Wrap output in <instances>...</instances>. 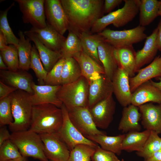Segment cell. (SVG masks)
<instances>
[{
    "label": "cell",
    "mask_w": 161,
    "mask_h": 161,
    "mask_svg": "<svg viewBox=\"0 0 161 161\" xmlns=\"http://www.w3.org/2000/svg\"><path fill=\"white\" fill-rule=\"evenodd\" d=\"M5 38L2 34L0 32V50L2 51L6 49L8 47Z\"/></svg>",
    "instance_id": "49"
},
{
    "label": "cell",
    "mask_w": 161,
    "mask_h": 161,
    "mask_svg": "<svg viewBox=\"0 0 161 161\" xmlns=\"http://www.w3.org/2000/svg\"><path fill=\"white\" fill-rule=\"evenodd\" d=\"M157 27L145 39L143 48L136 52L137 72L145 65L151 63L154 59L158 50L157 43Z\"/></svg>",
    "instance_id": "22"
},
{
    "label": "cell",
    "mask_w": 161,
    "mask_h": 161,
    "mask_svg": "<svg viewBox=\"0 0 161 161\" xmlns=\"http://www.w3.org/2000/svg\"><path fill=\"white\" fill-rule=\"evenodd\" d=\"M14 121L10 95L0 100V126L11 124Z\"/></svg>",
    "instance_id": "42"
},
{
    "label": "cell",
    "mask_w": 161,
    "mask_h": 161,
    "mask_svg": "<svg viewBox=\"0 0 161 161\" xmlns=\"http://www.w3.org/2000/svg\"><path fill=\"white\" fill-rule=\"evenodd\" d=\"M67 110L72 124L86 137L96 135L106 134L97 129L88 107H77Z\"/></svg>",
    "instance_id": "10"
},
{
    "label": "cell",
    "mask_w": 161,
    "mask_h": 161,
    "mask_svg": "<svg viewBox=\"0 0 161 161\" xmlns=\"http://www.w3.org/2000/svg\"><path fill=\"white\" fill-rule=\"evenodd\" d=\"M88 82L89 108L112 95L113 89L112 80L105 74H95Z\"/></svg>",
    "instance_id": "11"
},
{
    "label": "cell",
    "mask_w": 161,
    "mask_h": 161,
    "mask_svg": "<svg viewBox=\"0 0 161 161\" xmlns=\"http://www.w3.org/2000/svg\"><path fill=\"white\" fill-rule=\"evenodd\" d=\"M122 114L118 126L119 130L123 133H127L141 130L139 122L141 120V114L139 107L131 104L123 107Z\"/></svg>",
    "instance_id": "25"
},
{
    "label": "cell",
    "mask_w": 161,
    "mask_h": 161,
    "mask_svg": "<svg viewBox=\"0 0 161 161\" xmlns=\"http://www.w3.org/2000/svg\"><path fill=\"white\" fill-rule=\"evenodd\" d=\"M158 14L161 16V0L159 1Z\"/></svg>",
    "instance_id": "53"
},
{
    "label": "cell",
    "mask_w": 161,
    "mask_h": 161,
    "mask_svg": "<svg viewBox=\"0 0 161 161\" xmlns=\"http://www.w3.org/2000/svg\"><path fill=\"white\" fill-rule=\"evenodd\" d=\"M160 137L156 132L151 131L150 135L142 151L136 152L137 154L146 160L156 151L160 150Z\"/></svg>",
    "instance_id": "38"
},
{
    "label": "cell",
    "mask_w": 161,
    "mask_h": 161,
    "mask_svg": "<svg viewBox=\"0 0 161 161\" xmlns=\"http://www.w3.org/2000/svg\"><path fill=\"white\" fill-rule=\"evenodd\" d=\"M44 7L47 24L63 35L69 23L60 0H45Z\"/></svg>",
    "instance_id": "13"
},
{
    "label": "cell",
    "mask_w": 161,
    "mask_h": 161,
    "mask_svg": "<svg viewBox=\"0 0 161 161\" xmlns=\"http://www.w3.org/2000/svg\"><path fill=\"white\" fill-rule=\"evenodd\" d=\"M68 21V31L77 35L90 33L96 21L103 16V0H60Z\"/></svg>",
    "instance_id": "1"
},
{
    "label": "cell",
    "mask_w": 161,
    "mask_h": 161,
    "mask_svg": "<svg viewBox=\"0 0 161 161\" xmlns=\"http://www.w3.org/2000/svg\"><path fill=\"white\" fill-rule=\"evenodd\" d=\"M61 86V85H37L33 82L32 88L34 93L30 96L32 105L51 104L61 108L63 103L57 95Z\"/></svg>",
    "instance_id": "16"
},
{
    "label": "cell",
    "mask_w": 161,
    "mask_h": 161,
    "mask_svg": "<svg viewBox=\"0 0 161 161\" xmlns=\"http://www.w3.org/2000/svg\"><path fill=\"white\" fill-rule=\"evenodd\" d=\"M61 109L63 113V122L61 128L57 132L70 151L77 145L80 144L97 146L98 145L96 143L84 137L72 124L69 119L68 111L64 104H63Z\"/></svg>",
    "instance_id": "9"
},
{
    "label": "cell",
    "mask_w": 161,
    "mask_h": 161,
    "mask_svg": "<svg viewBox=\"0 0 161 161\" xmlns=\"http://www.w3.org/2000/svg\"><path fill=\"white\" fill-rule=\"evenodd\" d=\"M159 7L158 0H140L139 25L145 27L152 22L159 16Z\"/></svg>",
    "instance_id": "30"
},
{
    "label": "cell",
    "mask_w": 161,
    "mask_h": 161,
    "mask_svg": "<svg viewBox=\"0 0 161 161\" xmlns=\"http://www.w3.org/2000/svg\"><path fill=\"white\" fill-rule=\"evenodd\" d=\"M22 157L17 146L10 139L0 146V161H10Z\"/></svg>",
    "instance_id": "40"
},
{
    "label": "cell",
    "mask_w": 161,
    "mask_h": 161,
    "mask_svg": "<svg viewBox=\"0 0 161 161\" xmlns=\"http://www.w3.org/2000/svg\"><path fill=\"white\" fill-rule=\"evenodd\" d=\"M78 63L82 76L88 80L96 73L105 74L103 67L98 64L83 51L73 57Z\"/></svg>",
    "instance_id": "29"
},
{
    "label": "cell",
    "mask_w": 161,
    "mask_h": 161,
    "mask_svg": "<svg viewBox=\"0 0 161 161\" xmlns=\"http://www.w3.org/2000/svg\"><path fill=\"white\" fill-rule=\"evenodd\" d=\"M3 60L8 70L16 71L19 69V60L17 48L13 45H9L5 49L0 51Z\"/></svg>",
    "instance_id": "39"
},
{
    "label": "cell",
    "mask_w": 161,
    "mask_h": 161,
    "mask_svg": "<svg viewBox=\"0 0 161 161\" xmlns=\"http://www.w3.org/2000/svg\"><path fill=\"white\" fill-rule=\"evenodd\" d=\"M24 33L34 42L44 66L48 72L62 58L61 52L53 51L47 48L40 41L35 33L29 30L24 31Z\"/></svg>",
    "instance_id": "23"
},
{
    "label": "cell",
    "mask_w": 161,
    "mask_h": 161,
    "mask_svg": "<svg viewBox=\"0 0 161 161\" xmlns=\"http://www.w3.org/2000/svg\"><path fill=\"white\" fill-rule=\"evenodd\" d=\"M137 72L136 75L129 78L132 93L142 84L154 78H161V56L155 57L148 65L141 68Z\"/></svg>",
    "instance_id": "21"
},
{
    "label": "cell",
    "mask_w": 161,
    "mask_h": 161,
    "mask_svg": "<svg viewBox=\"0 0 161 161\" xmlns=\"http://www.w3.org/2000/svg\"><path fill=\"white\" fill-rule=\"evenodd\" d=\"M123 7L98 19L93 25L90 33L96 34L111 24L119 28L131 21L139 12L140 0H124Z\"/></svg>",
    "instance_id": "4"
},
{
    "label": "cell",
    "mask_w": 161,
    "mask_h": 161,
    "mask_svg": "<svg viewBox=\"0 0 161 161\" xmlns=\"http://www.w3.org/2000/svg\"><path fill=\"white\" fill-rule=\"evenodd\" d=\"M138 107L143 127L158 134H161V104L149 103Z\"/></svg>",
    "instance_id": "18"
},
{
    "label": "cell",
    "mask_w": 161,
    "mask_h": 161,
    "mask_svg": "<svg viewBox=\"0 0 161 161\" xmlns=\"http://www.w3.org/2000/svg\"><path fill=\"white\" fill-rule=\"evenodd\" d=\"M65 59L62 58L48 72L44 80L45 85H61V75Z\"/></svg>",
    "instance_id": "41"
},
{
    "label": "cell",
    "mask_w": 161,
    "mask_h": 161,
    "mask_svg": "<svg viewBox=\"0 0 161 161\" xmlns=\"http://www.w3.org/2000/svg\"><path fill=\"white\" fill-rule=\"evenodd\" d=\"M97 37V34L87 32L82 33L78 36L81 41L83 51L103 66L98 55Z\"/></svg>",
    "instance_id": "32"
},
{
    "label": "cell",
    "mask_w": 161,
    "mask_h": 161,
    "mask_svg": "<svg viewBox=\"0 0 161 161\" xmlns=\"http://www.w3.org/2000/svg\"><path fill=\"white\" fill-rule=\"evenodd\" d=\"M27 71L21 69L16 71L1 70L0 76L2 82L9 86L32 95L34 93L32 88V77Z\"/></svg>",
    "instance_id": "17"
},
{
    "label": "cell",
    "mask_w": 161,
    "mask_h": 161,
    "mask_svg": "<svg viewBox=\"0 0 161 161\" xmlns=\"http://www.w3.org/2000/svg\"><path fill=\"white\" fill-rule=\"evenodd\" d=\"M144 161H161V149L154 153Z\"/></svg>",
    "instance_id": "47"
},
{
    "label": "cell",
    "mask_w": 161,
    "mask_h": 161,
    "mask_svg": "<svg viewBox=\"0 0 161 161\" xmlns=\"http://www.w3.org/2000/svg\"><path fill=\"white\" fill-rule=\"evenodd\" d=\"M89 84L81 76L77 80L61 85L57 95L67 110L77 107H88Z\"/></svg>",
    "instance_id": "5"
},
{
    "label": "cell",
    "mask_w": 161,
    "mask_h": 161,
    "mask_svg": "<svg viewBox=\"0 0 161 161\" xmlns=\"http://www.w3.org/2000/svg\"><path fill=\"white\" fill-rule=\"evenodd\" d=\"M161 104V91L150 80L139 86L132 93L131 104L139 106L149 103Z\"/></svg>",
    "instance_id": "20"
},
{
    "label": "cell",
    "mask_w": 161,
    "mask_h": 161,
    "mask_svg": "<svg viewBox=\"0 0 161 161\" xmlns=\"http://www.w3.org/2000/svg\"><path fill=\"white\" fill-rule=\"evenodd\" d=\"M82 51L79 38L74 32L69 31L68 35L62 45L60 51L62 58H73Z\"/></svg>",
    "instance_id": "34"
},
{
    "label": "cell",
    "mask_w": 161,
    "mask_h": 161,
    "mask_svg": "<svg viewBox=\"0 0 161 161\" xmlns=\"http://www.w3.org/2000/svg\"><path fill=\"white\" fill-rule=\"evenodd\" d=\"M19 37L17 48L19 60V69L27 71L30 69L31 57L32 46L30 40L25 38L24 32L19 30L18 33Z\"/></svg>",
    "instance_id": "31"
},
{
    "label": "cell",
    "mask_w": 161,
    "mask_h": 161,
    "mask_svg": "<svg viewBox=\"0 0 161 161\" xmlns=\"http://www.w3.org/2000/svg\"><path fill=\"white\" fill-rule=\"evenodd\" d=\"M121 161H125V160L123 159H122Z\"/></svg>",
    "instance_id": "55"
},
{
    "label": "cell",
    "mask_w": 161,
    "mask_h": 161,
    "mask_svg": "<svg viewBox=\"0 0 161 161\" xmlns=\"http://www.w3.org/2000/svg\"><path fill=\"white\" fill-rule=\"evenodd\" d=\"M97 34L99 58L104 68L105 74L112 80L114 74L118 67L115 56V48Z\"/></svg>",
    "instance_id": "19"
},
{
    "label": "cell",
    "mask_w": 161,
    "mask_h": 161,
    "mask_svg": "<svg viewBox=\"0 0 161 161\" xmlns=\"http://www.w3.org/2000/svg\"><path fill=\"white\" fill-rule=\"evenodd\" d=\"M49 161H50V160H49Z\"/></svg>",
    "instance_id": "56"
},
{
    "label": "cell",
    "mask_w": 161,
    "mask_h": 161,
    "mask_svg": "<svg viewBox=\"0 0 161 161\" xmlns=\"http://www.w3.org/2000/svg\"><path fill=\"white\" fill-rule=\"evenodd\" d=\"M91 160L92 161H120L115 153L104 150L98 145L96 147Z\"/></svg>",
    "instance_id": "43"
},
{
    "label": "cell",
    "mask_w": 161,
    "mask_h": 161,
    "mask_svg": "<svg viewBox=\"0 0 161 161\" xmlns=\"http://www.w3.org/2000/svg\"><path fill=\"white\" fill-rule=\"evenodd\" d=\"M30 68L33 70L38 79L39 85H44L47 73L39 57L36 47L33 44L32 50Z\"/></svg>",
    "instance_id": "36"
},
{
    "label": "cell",
    "mask_w": 161,
    "mask_h": 161,
    "mask_svg": "<svg viewBox=\"0 0 161 161\" xmlns=\"http://www.w3.org/2000/svg\"><path fill=\"white\" fill-rule=\"evenodd\" d=\"M123 0H105L103 4L104 13H109L115 8L121 4Z\"/></svg>",
    "instance_id": "44"
},
{
    "label": "cell",
    "mask_w": 161,
    "mask_h": 161,
    "mask_svg": "<svg viewBox=\"0 0 161 161\" xmlns=\"http://www.w3.org/2000/svg\"><path fill=\"white\" fill-rule=\"evenodd\" d=\"M10 140L23 157H30L40 161H49L44 154V144L39 134L28 130L12 133Z\"/></svg>",
    "instance_id": "6"
},
{
    "label": "cell",
    "mask_w": 161,
    "mask_h": 161,
    "mask_svg": "<svg viewBox=\"0 0 161 161\" xmlns=\"http://www.w3.org/2000/svg\"><path fill=\"white\" fill-rule=\"evenodd\" d=\"M148 130L142 131H131L126 134L122 144V150L128 152L142 151L150 134Z\"/></svg>",
    "instance_id": "27"
},
{
    "label": "cell",
    "mask_w": 161,
    "mask_h": 161,
    "mask_svg": "<svg viewBox=\"0 0 161 161\" xmlns=\"http://www.w3.org/2000/svg\"><path fill=\"white\" fill-rule=\"evenodd\" d=\"M44 154L51 161H68L70 151L57 132L40 134Z\"/></svg>",
    "instance_id": "12"
},
{
    "label": "cell",
    "mask_w": 161,
    "mask_h": 161,
    "mask_svg": "<svg viewBox=\"0 0 161 161\" xmlns=\"http://www.w3.org/2000/svg\"><path fill=\"white\" fill-rule=\"evenodd\" d=\"M95 148L86 144L77 145L70 151L68 161H90Z\"/></svg>",
    "instance_id": "37"
},
{
    "label": "cell",
    "mask_w": 161,
    "mask_h": 161,
    "mask_svg": "<svg viewBox=\"0 0 161 161\" xmlns=\"http://www.w3.org/2000/svg\"><path fill=\"white\" fill-rule=\"evenodd\" d=\"M14 4V3L13 2L6 9L0 11V32L4 36L7 45H13L17 48L18 45L19 38L14 34L9 25L7 19L8 13Z\"/></svg>",
    "instance_id": "35"
},
{
    "label": "cell",
    "mask_w": 161,
    "mask_h": 161,
    "mask_svg": "<svg viewBox=\"0 0 161 161\" xmlns=\"http://www.w3.org/2000/svg\"><path fill=\"white\" fill-rule=\"evenodd\" d=\"M29 31L35 33L45 46L56 51L60 52L66 38L48 24L46 27L42 29L32 27Z\"/></svg>",
    "instance_id": "24"
},
{
    "label": "cell",
    "mask_w": 161,
    "mask_h": 161,
    "mask_svg": "<svg viewBox=\"0 0 161 161\" xmlns=\"http://www.w3.org/2000/svg\"><path fill=\"white\" fill-rule=\"evenodd\" d=\"M10 161H27L26 158L23 157L18 159Z\"/></svg>",
    "instance_id": "52"
},
{
    "label": "cell",
    "mask_w": 161,
    "mask_h": 161,
    "mask_svg": "<svg viewBox=\"0 0 161 161\" xmlns=\"http://www.w3.org/2000/svg\"><path fill=\"white\" fill-rule=\"evenodd\" d=\"M116 108L112 95L96 103L89 110L97 128L106 129L112 122Z\"/></svg>",
    "instance_id": "14"
},
{
    "label": "cell",
    "mask_w": 161,
    "mask_h": 161,
    "mask_svg": "<svg viewBox=\"0 0 161 161\" xmlns=\"http://www.w3.org/2000/svg\"><path fill=\"white\" fill-rule=\"evenodd\" d=\"M45 0H15L22 14L24 24H30L33 27L42 29L46 27Z\"/></svg>",
    "instance_id": "8"
},
{
    "label": "cell",
    "mask_w": 161,
    "mask_h": 161,
    "mask_svg": "<svg viewBox=\"0 0 161 161\" xmlns=\"http://www.w3.org/2000/svg\"><path fill=\"white\" fill-rule=\"evenodd\" d=\"M125 135L126 134L114 136L98 134L86 138L100 145L102 149L119 155L122 151V143Z\"/></svg>",
    "instance_id": "28"
},
{
    "label": "cell",
    "mask_w": 161,
    "mask_h": 161,
    "mask_svg": "<svg viewBox=\"0 0 161 161\" xmlns=\"http://www.w3.org/2000/svg\"><path fill=\"white\" fill-rule=\"evenodd\" d=\"M157 78L159 80V82H156L153 81L152 80H150L153 85L161 91V78Z\"/></svg>",
    "instance_id": "50"
},
{
    "label": "cell",
    "mask_w": 161,
    "mask_h": 161,
    "mask_svg": "<svg viewBox=\"0 0 161 161\" xmlns=\"http://www.w3.org/2000/svg\"><path fill=\"white\" fill-rule=\"evenodd\" d=\"M63 122L61 108L51 104L34 106L28 130L39 134L56 133L61 128Z\"/></svg>",
    "instance_id": "2"
},
{
    "label": "cell",
    "mask_w": 161,
    "mask_h": 161,
    "mask_svg": "<svg viewBox=\"0 0 161 161\" xmlns=\"http://www.w3.org/2000/svg\"><path fill=\"white\" fill-rule=\"evenodd\" d=\"M145 27L139 25L131 29L115 30L105 29L97 34L115 48L133 45L145 39Z\"/></svg>",
    "instance_id": "7"
},
{
    "label": "cell",
    "mask_w": 161,
    "mask_h": 161,
    "mask_svg": "<svg viewBox=\"0 0 161 161\" xmlns=\"http://www.w3.org/2000/svg\"><path fill=\"white\" fill-rule=\"evenodd\" d=\"M0 69L2 70H8V68L4 62L1 55H0Z\"/></svg>",
    "instance_id": "51"
},
{
    "label": "cell",
    "mask_w": 161,
    "mask_h": 161,
    "mask_svg": "<svg viewBox=\"0 0 161 161\" xmlns=\"http://www.w3.org/2000/svg\"><path fill=\"white\" fill-rule=\"evenodd\" d=\"M0 146L3 143L10 139V134L5 126L0 127Z\"/></svg>",
    "instance_id": "46"
},
{
    "label": "cell",
    "mask_w": 161,
    "mask_h": 161,
    "mask_svg": "<svg viewBox=\"0 0 161 161\" xmlns=\"http://www.w3.org/2000/svg\"><path fill=\"white\" fill-rule=\"evenodd\" d=\"M160 149H161V138H160Z\"/></svg>",
    "instance_id": "54"
},
{
    "label": "cell",
    "mask_w": 161,
    "mask_h": 161,
    "mask_svg": "<svg viewBox=\"0 0 161 161\" xmlns=\"http://www.w3.org/2000/svg\"><path fill=\"white\" fill-rule=\"evenodd\" d=\"M129 78L126 71L118 67L112 80L113 93L118 102L123 107L131 104L132 93L130 89Z\"/></svg>",
    "instance_id": "15"
},
{
    "label": "cell",
    "mask_w": 161,
    "mask_h": 161,
    "mask_svg": "<svg viewBox=\"0 0 161 161\" xmlns=\"http://www.w3.org/2000/svg\"><path fill=\"white\" fill-rule=\"evenodd\" d=\"M30 95L18 89L10 95L14 121L9 127L12 133L27 130L30 128L33 106Z\"/></svg>",
    "instance_id": "3"
},
{
    "label": "cell",
    "mask_w": 161,
    "mask_h": 161,
    "mask_svg": "<svg viewBox=\"0 0 161 161\" xmlns=\"http://www.w3.org/2000/svg\"><path fill=\"white\" fill-rule=\"evenodd\" d=\"M136 52L133 45L115 48V54L118 67L122 68L126 71L130 78L135 75L137 72Z\"/></svg>",
    "instance_id": "26"
},
{
    "label": "cell",
    "mask_w": 161,
    "mask_h": 161,
    "mask_svg": "<svg viewBox=\"0 0 161 161\" xmlns=\"http://www.w3.org/2000/svg\"><path fill=\"white\" fill-rule=\"evenodd\" d=\"M157 27L158 29L157 37V43L158 50L161 52V18Z\"/></svg>",
    "instance_id": "48"
},
{
    "label": "cell",
    "mask_w": 161,
    "mask_h": 161,
    "mask_svg": "<svg viewBox=\"0 0 161 161\" xmlns=\"http://www.w3.org/2000/svg\"><path fill=\"white\" fill-rule=\"evenodd\" d=\"M61 75V85L74 82L81 76L80 66L73 58H65Z\"/></svg>",
    "instance_id": "33"
},
{
    "label": "cell",
    "mask_w": 161,
    "mask_h": 161,
    "mask_svg": "<svg viewBox=\"0 0 161 161\" xmlns=\"http://www.w3.org/2000/svg\"><path fill=\"white\" fill-rule=\"evenodd\" d=\"M18 89L6 85L2 81H0V100L3 99Z\"/></svg>",
    "instance_id": "45"
}]
</instances>
